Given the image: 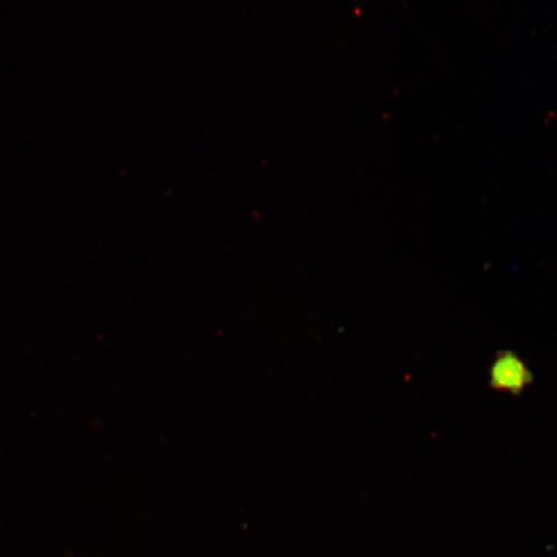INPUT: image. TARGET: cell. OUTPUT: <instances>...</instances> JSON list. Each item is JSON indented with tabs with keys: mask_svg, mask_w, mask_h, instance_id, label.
<instances>
[{
	"mask_svg": "<svg viewBox=\"0 0 557 557\" xmlns=\"http://www.w3.org/2000/svg\"><path fill=\"white\" fill-rule=\"evenodd\" d=\"M490 380L498 392L520 393L532 380V374L524 361L517 355L505 352L494 360Z\"/></svg>",
	"mask_w": 557,
	"mask_h": 557,
	"instance_id": "1",
	"label": "cell"
}]
</instances>
